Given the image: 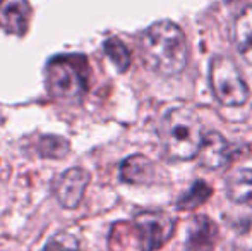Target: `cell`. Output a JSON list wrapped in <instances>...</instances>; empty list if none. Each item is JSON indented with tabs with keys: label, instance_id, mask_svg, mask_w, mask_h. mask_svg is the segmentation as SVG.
<instances>
[{
	"label": "cell",
	"instance_id": "obj_7",
	"mask_svg": "<svg viewBox=\"0 0 252 251\" xmlns=\"http://www.w3.org/2000/svg\"><path fill=\"white\" fill-rule=\"evenodd\" d=\"M120 179L129 184H156L165 176L156 164L144 155H130L120 164Z\"/></svg>",
	"mask_w": 252,
	"mask_h": 251
},
{
	"label": "cell",
	"instance_id": "obj_5",
	"mask_svg": "<svg viewBox=\"0 0 252 251\" xmlns=\"http://www.w3.org/2000/svg\"><path fill=\"white\" fill-rule=\"evenodd\" d=\"M134 229L143 251H158L172 239L175 220L165 212H141L134 218Z\"/></svg>",
	"mask_w": 252,
	"mask_h": 251
},
{
	"label": "cell",
	"instance_id": "obj_3",
	"mask_svg": "<svg viewBox=\"0 0 252 251\" xmlns=\"http://www.w3.org/2000/svg\"><path fill=\"white\" fill-rule=\"evenodd\" d=\"M90 66L81 54H59L45 67V84L48 93L59 100H79L88 90Z\"/></svg>",
	"mask_w": 252,
	"mask_h": 251
},
{
	"label": "cell",
	"instance_id": "obj_6",
	"mask_svg": "<svg viewBox=\"0 0 252 251\" xmlns=\"http://www.w3.org/2000/svg\"><path fill=\"white\" fill-rule=\"evenodd\" d=\"M90 172L84 171L83 167H72L62 172L53 182V194L60 207L67 208V210H74L79 207L88 184H90Z\"/></svg>",
	"mask_w": 252,
	"mask_h": 251
},
{
	"label": "cell",
	"instance_id": "obj_9",
	"mask_svg": "<svg viewBox=\"0 0 252 251\" xmlns=\"http://www.w3.org/2000/svg\"><path fill=\"white\" fill-rule=\"evenodd\" d=\"M233 155V146L216 131L204 134V141L197 153V160L204 169H221L230 162Z\"/></svg>",
	"mask_w": 252,
	"mask_h": 251
},
{
	"label": "cell",
	"instance_id": "obj_11",
	"mask_svg": "<svg viewBox=\"0 0 252 251\" xmlns=\"http://www.w3.org/2000/svg\"><path fill=\"white\" fill-rule=\"evenodd\" d=\"M216 241V225L208 217H196L192 220L187 239V251H209Z\"/></svg>",
	"mask_w": 252,
	"mask_h": 251
},
{
	"label": "cell",
	"instance_id": "obj_15",
	"mask_svg": "<svg viewBox=\"0 0 252 251\" xmlns=\"http://www.w3.org/2000/svg\"><path fill=\"white\" fill-rule=\"evenodd\" d=\"M103 50H105V54L108 55L110 61L115 64L120 72H126L130 67V62H132L130 52H129V48L124 45L122 40H119V38H108V40H105V43H103Z\"/></svg>",
	"mask_w": 252,
	"mask_h": 251
},
{
	"label": "cell",
	"instance_id": "obj_14",
	"mask_svg": "<svg viewBox=\"0 0 252 251\" xmlns=\"http://www.w3.org/2000/svg\"><path fill=\"white\" fill-rule=\"evenodd\" d=\"M209 196H211V188L204 181H196L177 200V207L182 210H194V208L201 207Z\"/></svg>",
	"mask_w": 252,
	"mask_h": 251
},
{
	"label": "cell",
	"instance_id": "obj_2",
	"mask_svg": "<svg viewBox=\"0 0 252 251\" xmlns=\"http://www.w3.org/2000/svg\"><path fill=\"white\" fill-rule=\"evenodd\" d=\"M163 153L168 160H192L199 153L204 129L199 115L189 107H172L165 112L158 127Z\"/></svg>",
	"mask_w": 252,
	"mask_h": 251
},
{
	"label": "cell",
	"instance_id": "obj_10",
	"mask_svg": "<svg viewBox=\"0 0 252 251\" xmlns=\"http://www.w3.org/2000/svg\"><path fill=\"white\" fill-rule=\"evenodd\" d=\"M233 41L242 59L252 66V5L237 16L233 24Z\"/></svg>",
	"mask_w": 252,
	"mask_h": 251
},
{
	"label": "cell",
	"instance_id": "obj_16",
	"mask_svg": "<svg viewBox=\"0 0 252 251\" xmlns=\"http://www.w3.org/2000/svg\"><path fill=\"white\" fill-rule=\"evenodd\" d=\"M65 250H67L65 241H63V239H60V238L52 239V241L43 248V251H65Z\"/></svg>",
	"mask_w": 252,
	"mask_h": 251
},
{
	"label": "cell",
	"instance_id": "obj_12",
	"mask_svg": "<svg viewBox=\"0 0 252 251\" xmlns=\"http://www.w3.org/2000/svg\"><path fill=\"white\" fill-rule=\"evenodd\" d=\"M226 194L237 205L252 208V169H239L226 181Z\"/></svg>",
	"mask_w": 252,
	"mask_h": 251
},
{
	"label": "cell",
	"instance_id": "obj_13",
	"mask_svg": "<svg viewBox=\"0 0 252 251\" xmlns=\"http://www.w3.org/2000/svg\"><path fill=\"white\" fill-rule=\"evenodd\" d=\"M69 141L62 136H55V134L38 136L33 144V150L36 151V155L43 158H63L69 153Z\"/></svg>",
	"mask_w": 252,
	"mask_h": 251
},
{
	"label": "cell",
	"instance_id": "obj_8",
	"mask_svg": "<svg viewBox=\"0 0 252 251\" xmlns=\"http://www.w3.org/2000/svg\"><path fill=\"white\" fill-rule=\"evenodd\" d=\"M31 12L28 0H0V30L23 36L30 26Z\"/></svg>",
	"mask_w": 252,
	"mask_h": 251
},
{
	"label": "cell",
	"instance_id": "obj_1",
	"mask_svg": "<svg viewBox=\"0 0 252 251\" xmlns=\"http://www.w3.org/2000/svg\"><path fill=\"white\" fill-rule=\"evenodd\" d=\"M144 66L159 76H177L187 66L189 47L184 31L173 21H156L137 40Z\"/></svg>",
	"mask_w": 252,
	"mask_h": 251
},
{
	"label": "cell",
	"instance_id": "obj_4",
	"mask_svg": "<svg viewBox=\"0 0 252 251\" xmlns=\"http://www.w3.org/2000/svg\"><path fill=\"white\" fill-rule=\"evenodd\" d=\"M209 83L220 104L240 107L249 100V88L232 57L216 54L209 62Z\"/></svg>",
	"mask_w": 252,
	"mask_h": 251
}]
</instances>
